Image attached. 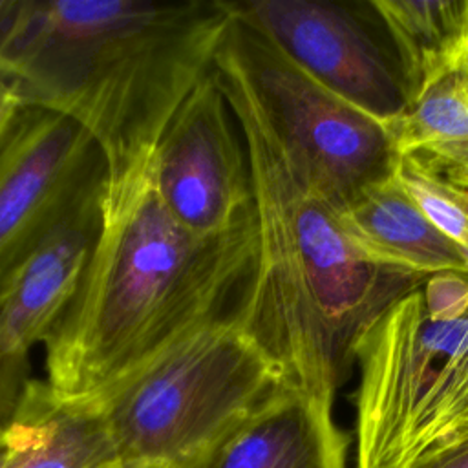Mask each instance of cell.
<instances>
[{
    "instance_id": "obj_9",
    "label": "cell",
    "mask_w": 468,
    "mask_h": 468,
    "mask_svg": "<svg viewBox=\"0 0 468 468\" xmlns=\"http://www.w3.org/2000/svg\"><path fill=\"white\" fill-rule=\"evenodd\" d=\"M106 177V161L79 122L22 106L0 137V283L64 210Z\"/></svg>"
},
{
    "instance_id": "obj_21",
    "label": "cell",
    "mask_w": 468,
    "mask_h": 468,
    "mask_svg": "<svg viewBox=\"0 0 468 468\" xmlns=\"http://www.w3.org/2000/svg\"><path fill=\"white\" fill-rule=\"evenodd\" d=\"M7 5H9V0H0V18L4 16V13H5Z\"/></svg>"
},
{
    "instance_id": "obj_12",
    "label": "cell",
    "mask_w": 468,
    "mask_h": 468,
    "mask_svg": "<svg viewBox=\"0 0 468 468\" xmlns=\"http://www.w3.org/2000/svg\"><path fill=\"white\" fill-rule=\"evenodd\" d=\"M338 219L353 245L375 263L420 276L468 274L466 254L428 219L395 172L366 188Z\"/></svg>"
},
{
    "instance_id": "obj_8",
    "label": "cell",
    "mask_w": 468,
    "mask_h": 468,
    "mask_svg": "<svg viewBox=\"0 0 468 468\" xmlns=\"http://www.w3.org/2000/svg\"><path fill=\"white\" fill-rule=\"evenodd\" d=\"M150 176L166 210L199 238L223 236L254 219L247 148L214 68L170 119Z\"/></svg>"
},
{
    "instance_id": "obj_10",
    "label": "cell",
    "mask_w": 468,
    "mask_h": 468,
    "mask_svg": "<svg viewBox=\"0 0 468 468\" xmlns=\"http://www.w3.org/2000/svg\"><path fill=\"white\" fill-rule=\"evenodd\" d=\"M106 179L79 196L0 283V353L29 356L58 325L99 238Z\"/></svg>"
},
{
    "instance_id": "obj_19",
    "label": "cell",
    "mask_w": 468,
    "mask_h": 468,
    "mask_svg": "<svg viewBox=\"0 0 468 468\" xmlns=\"http://www.w3.org/2000/svg\"><path fill=\"white\" fill-rule=\"evenodd\" d=\"M18 441H20V426L13 411V415L4 424H0V468L7 466V463L11 461L18 446Z\"/></svg>"
},
{
    "instance_id": "obj_6",
    "label": "cell",
    "mask_w": 468,
    "mask_h": 468,
    "mask_svg": "<svg viewBox=\"0 0 468 468\" xmlns=\"http://www.w3.org/2000/svg\"><path fill=\"white\" fill-rule=\"evenodd\" d=\"M214 69L238 80L311 186L338 212L395 172L388 126L294 64L229 2Z\"/></svg>"
},
{
    "instance_id": "obj_3",
    "label": "cell",
    "mask_w": 468,
    "mask_h": 468,
    "mask_svg": "<svg viewBox=\"0 0 468 468\" xmlns=\"http://www.w3.org/2000/svg\"><path fill=\"white\" fill-rule=\"evenodd\" d=\"M79 291L44 344L46 382L90 400L201 324L236 309L256 258V221L199 238L159 199L150 161L108 177Z\"/></svg>"
},
{
    "instance_id": "obj_2",
    "label": "cell",
    "mask_w": 468,
    "mask_h": 468,
    "mask_svg": "<svg viewBox=\"0 0 468 468\" xmlns=\"http://www.w3.org/2000/svg\"><path fill=\"white\" fill-rule=\"evenodd\" d=\"M214 71L247 148L254 197L256 258L236 316L289 388L333 406L362 336L428 276L366 258L243 86Z\"/></svg>"
},
{
    "instance_id": "obj_11",
    "label": "cell",
    "mask_w": 468,
    "mask_h": 468,
    "mask_svg": "<svg viewBox=\"0 0 468 468\" xmlns=\"http://www.w3.org/2000/svg\"><path fill=\"white\" fill-rule=\"evenodd\" d=\"M346 452L333 406L285 386L203 468H346Z\"/></svg>"
},
{
    "instance_id": "obj_5",
    "label": "cell",
    "mask_w": 468,
    "mask_h": 468,
    "mask_svg": "<svg viewBox=\"0 0 468 468\" xmlns=\"http://www.w3.org/2000/svg\"><path fill=\"white\" fill-rule=\"evenodd\" d=\"M285 386L234 309L88 402L101 411L122 468H203Z\"/></svg>"
},
{
    "instance_id": "obj_14",
    "label": "cell",
    "mask_w": 468,
    "mask_h": 468,
    "mask_svg": "<svg viewBox=\"0 0 468 468\" xmlns=\"http://www.w3.org/2000/svg\"><path fill=\"white\" fill-rule=\"evenodd\" d=\"M399 60L410 104L468 57V0L371 2Z\"/></svg>"
},
{
    "instance_id": "obj_13",
    "label": "cell",
    "mask_w": 468,
    "mask_h": 468,
    "mask_svg": "<svg viewBox=\"0 0 468 468\" xmlns=\"http://www.w3.org/2000/svg\"><path fill=\"white\" fill-rule=\"evenodd\" d=\"M18 446L5 468H122L108 426L88 400H66L31 378L18 400Z\"/></svg>"
},
{
    "instance_id": "obj_20",
    "label": "cell",
    "mask_w": 468,
    "mask_h": 468,
    "mask_svg": "<svg viewBox=\"0 0 468 468\" xmlns=\"http://www.w3.org/2000/svg\"><path fill=\"white\" fill-rule=\"evenodd\" d=\"M459 77H461V82H463V86H464V90L468 93V57H466L464 64L461 66V69H459Z\"/></svg>"
},
{
    "instance_id": "obj_18",
    "label": "cell",
    "mask_w": 468,
    "mask_h": 468,
    "mask_svg": "<svg viewBox=\"0 0 468 468\" xmlns=\"http://www.w3.org/2000/svg\"><path fill=\"white\" fill-rule=\"evenodd\" d=\"M24 106L18 86L15 80L0 73V137Z\"/></svg>"
},
{
    "instance_id": "obj_4",
    "label": "cell",
    "mask_w": 468,
    "mask_h": 468,
    "mask_svg": "<svg viewBox=\"0 0 468 468\" xmlns=\"http://www.w3.org/2000/svg\"><path fill=\"white\" fill-rule=\"evenodd\" d=\"M356 468H410L468 435V274L439 272L356 346Z\"/></svg>"
},
{
    "instance_id": "obj_7",
    "label": "cell",
    "mask_w": 468,
    "mask_h": 468,
    "mask_svg": "<svg viewBox=\"0 0 468 468\" xmlns=\"http://www.w3.org/2000/svg\"><path fill=\"white\" fill-rule=\"evenodd\" d=\"M230 7L322 86L384 124L410 106L399 60L371 2L238 0Z\"/></svg>"
},
{
    "instance_id": "obj_16",
    "label": "cell",
    "mask_w": 468,
    "mask_h": 468,
    "mask_svg": "<svg viewBox=\"0 0 468 468\" xmlns=\"http://www.w3.org/2000/svg\"><path fill=\"white\" fill-rule=\"evenodd\" d=\"M29 380V356L0 353V424L13 415Z\"/></svg>"
},
{
    "instance_id": "obj_17",
    "label": "cell",
    "mask_w": 468,
    "mask_h": 468,
    "mask_svg": "<svg viewBox=\"0 0 468 468\" xmlns=\"http://www.w3.org/2000/svg\"><path fill=\"white\" fill-rule=\"evenodd\" d=\"M410 468H468V435L428 453Z\"/></svg>"
},
{
    "instance_id": "obj_15",
    "label": "cell",
    "mask_w": 468,
    "mask_h": 468,
    "mask_svg": "<svg viewBox=\"0 0 468 468\" xmlns=\"http://www.w3.org/2000/svg\"><path fill=\"white\" fill-rule=\"evenodd\" d=\"M386 126L397 155H415L468 186V93L459 71L441 79Z\"/></svg>"
},
{
    "instance_id": "obj_1",
    "label": "cell",
    "mask_w": 468,
    "mask_h": 468,
    "mask_svg": "<svg viewBox=\"0 0 468 468\" xmlns=\"http://www.w3.org/2000/svg\"><path fill=\"white\" fill-rule=\"evenodd\" d=\"M229 20L225 0H9L0 73L24 106L79 122L119 177L152 159Z\"/></svg>"
}]
</instances>
